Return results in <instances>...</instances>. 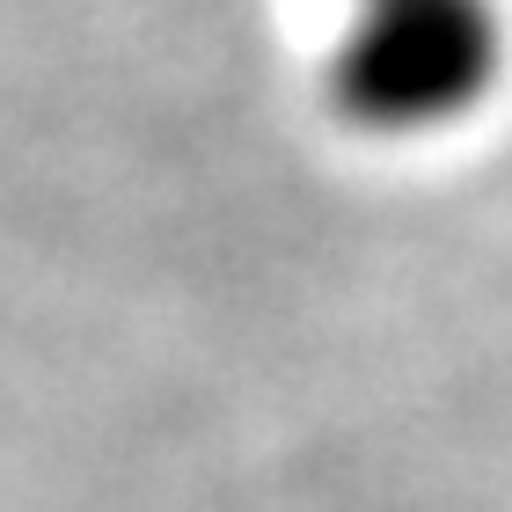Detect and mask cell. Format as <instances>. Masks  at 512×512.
<instances>
[{"label": "cell", "mask_w": 512, "mask_h": 512, "mask_svg": "<svg viewBox=\"0 0 512 512\" xmlns=\"http://www.w3.org/2000/svg\"><path fill=\"white\" fill-rule=\"evenodd\" d=\"M498 59L491 0H359L330 59V103L366 132H432L483 103Z\"/></svg>", "instance_id": "cell-1"}]
</instances>
